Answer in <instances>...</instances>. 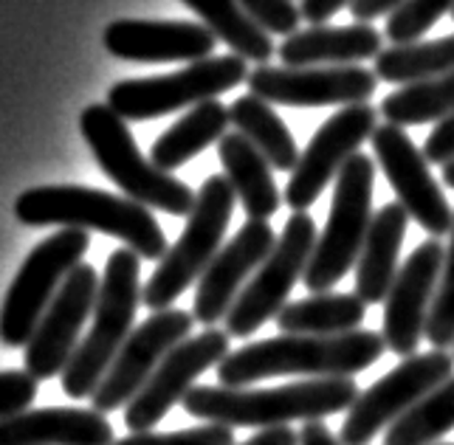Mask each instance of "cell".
I'll return each mask as SVG.
<instances>
[{
	"label": "cell",
	"mask_w": 454,
	"mask_h": 445,
	"mask_svg": "<svg viewBox=\"0 0 454 445\" xmlns=\"http://www.w3.org/2000/svg\"><path fill=\"white\" fill-rule=\"evenodd\" d=\"M387 353V341L375 330H353L344 336H283L246 344L217 363L223 386H248L265 378H353L370 370Z\"/></svg>",
	"instance_id": "obj_1"
},
{
	"label": "cell",
	"mask_w": 454,
	"mask_h": 445,
	"mask_svg": "<svg viewBox=\"0 0 454 445\" xmlns=\"http://www.w3.org/2000/svg\"><path fill=\"white\" fill-rule=\"evenodd\" d=\"M362 394L356 378H305L274 389L192 386L184 397L186 415L221 425L277 428L294 420H322L348 411Z\"/></svg>",
	"instance_id": "obj_2"
},
{
	"label": "cell",
	"mask_w": 454,
	"mask_h": 445,
	"mask_svg": "<svg viewBox=\"0 0 454 445\" xmlns=\"http://www.w3.org/2000/svg\"><path fill=\"white\" fill-rule=\"evenodd\" d=\"M14 217L26 226H62L102 231L133 248L142 260H161L167 237L145 203L88 186H35L14 200Z\"/></svg>",
	"instance_id": "obj_3"
},
{
	"label": "cell",
	"mask_w": 454,
	"mask_h": 445,
	"mask_svg": "<svg viewBox=\"0 0 454 445\" xmlns=\"http://www.w3.org/2000/svg\"><path fill=\"white\" fill-rule=\"evenodd\" d=\"M138 268H142V257L133 248H119L107 257L97 308H93V324L74 349L68 367L62 370V392L74 401L97 392L107 367L133 332V319L142 301Z\"/></svg>",
	"instance_id": "obj_4"
},
{
	"label": "cell",
	"mask_w": 454,
	"mask_h": 445,
	"mask_svg": "<svg viewBox=\"0 0 454 445\" xmlns=\"http://www.w3.org/2000/svg\"><path fill=\"white\" fill-rule=\"evenodd\" d=\"M80 130L102 172L136 203L167 215L186 217L195 206V192L184 181L159 169L136 147L128 124L107 105H90L80 116Z\"/></svg>",
	"instance_id": "obj_5"
},
{
	"label": "cell",
	"mask_w": 454,
	"mask_h": 445,
	"mask_svg": "<svg viewBox=\"0 0 454 445\" xmlns=\"http://www.w3.org/2000/svg\"><path fill=\"white\" fill-rule=\"evenodd\" d=\"M234 195L231 181L226 175H209L195 195L192 212L186 215V226L176 246H169L161 257L159 268L147 279L142 301L153 310H167L200 274L207 271L215 254L223 246V234L229 229V220L234 212Z\"/></svg>",
	"instance_id": "obj_6"
},
{
	"label": "cell",
	"mask_w": 454,
	"mask_h": 445,
	"mask_svg": "<svg viewBox=\"0 0 454 445\" xmlns=\"http://www.w3.org/2000/svg\"><path fill=\"white\" fill-rule=\"evenodd\" d=\"M372 158L356 152L336 175L331 217L322 237H317L308 271L302 277L310 293H327L358 262L372 222Z\"/></svg>",
	"instance_id": "obj_7"
},
{
	"label": "cell",
	"mask_w": 454,
	"mask_h": 445,
	"mask_svg": "<svg viewBox=\"0 0 454 445\" xmlns=\"http://www.w3.org/2000/svg\"><path fill=\"white\" fill-rule=\"evenodd\" d=\"M248 79L246 59L238 54L207 57L190 62L186 68L164 76L124 79L107 90V107L124 121L159 119L184 107H195L207 99L238 88Z\"/></svg>",
	"instance_id": "obj_8"
},
{
	"label": "cell",
	"mask_w": 454,
	"mask_h": 445,
	"mask_svg": "<svg viewBox=\"0 0 454 445\" xmlns=\"http://www.w3.org/2000/svg\"><path fill=\"white\" fill-rule=\"evenodd\" d=\"M90 237L85 229H59L35 246L0 308V341L9 347H26L57 296L59 285L82 262Z\"/></svg>",
	"instance_id": "obj_9"
},
{
	"label": "cell",
	"mask_w": 454,
	"mask_h": 445,
	"mask_svg": "<svg viewBox=\"0 0 454 445\" xmlns=\"http://www.w3.org/2000/svg\"><path fill=\"white\" fill-rule=\"evenodd\" d=\"M313 246H317V222L308 212H294L277 246L226 313L223 322L231 339L254 336V330L271 322L288 305V293L308 271Z\"/></svg>",
	"instance_id": "obj_10"
},
{
	"label": "cell",
	"mask_w": 454,
	"mask_h": 445,
	"mask_svg": "<svg viewBox=\"0 0 454 445\" xmlns=\"http://www.w3.org/2000/svg\"><path fill=\"white\" fill-rule=\"evenodd\" d=\"M454 375V355L432 347V353L403 358L395 370L356 397L341 420V445H370L372 437L401 420L415 403Z\"/></svg>",
	"instance_id": "obj_11"
},
{
	"label": "cell",
	"mask_w": 454,
	"mask_h": 445,
	"mask_svg": "<svg viewBox=\"0 0 454 445\" xmlns=\"http://www.w3.org/2000/svg\"><path fill=\"white\" fill-rule=\"evenodd\" d=\"M192 324H195L192 313L167 308L153 313L142 327H136L128 336V341L121 344L114 363L107 367L97 392L90 394L93 409L107 415V411L128 406L142 392L150 375L159 370V363L164 361L169 349L178 347L184 339H190Z\"/></svg>",
	"instance_id": "obj_12"
},
{
	"label": "cell",
	"mask_w": 454,
	"mask_h": 445,
	"mask_svg": "<svg viewBox=\"0 0 454 445\" xmlns=\"http://www.w3.org/2000/svg\"><path fill=\"white\" fill-rule=\"evenodd\" d=\"M375 127H379V110L362 102L341 107L313 133L286 186V203L294 212H305L310 203H317L322 189L336 178L358 147L372 138Z\"/></svg>",
	"instance_id": "obj_13"
},
{
	"label": "cell",
	"mask_w": 454,
	"mask_h": 445,
	"mask_svg": "<svg viewBox=\"0 0 454 445\" xmlns=\"http://www.w3.org/2000/svg\"><path fill=\"white\" fill-rule=\"evenodd\" d=\"M229 339L226 330L207 327L172 347L142 392L124 406V423L130 432H153V425H159L167 411L184 401L195 380L229 355Z\"/></svg>",
	"instance_id": "obj_14"
},
{
	"label": "cell",
	"mask_w": 454,
	"mask_h": 445,
	"mask_svg": "<svg viewBox=\"0 0 454 445\" xmlns=\"http://www.w3.org/2000/svg\"><path fill=\"white\" fill-rule=\"evenodd\" d=\"M372 152L381 164L389 186L395 189L398 203L420 229H427L432 237H443L454 226V209L449 206L443 189L429 172L427 155L420 152L403 127L384 124L372 133Z\"/></svg>",
	"instance_id": "obj_15"
},
{
	"label": "cell",
	"mask_w": 454,
	"mask_h": 445,
	"mask_svg": "<svg viewBox=\"0 0 454 445\" xmlns=\"http://www.w3.org/2000/svg\"><path fill=\"white\" fill-rule=\"evenodd\" d=\"M99 282L102 279H97V271L80 262L59 285L35 336L26 344L23 363L28 375H35L37 380H49L54 375H62V370L68 367L74 349L80 347V330L88 313L97 308Z\"/></svg>",
	"instance_id": "obj_16"
},
{
	"label": "cell",
	"mask_w": 454,
	"mask_h": 445,
	"mask_svg": "<svg viewBox=\"0 0 454 445\" xmlns=\"http://www.w3.org/2000/svg\"><path fill=\"white\" fill-rule=\"evenodd\" d=\"M248 90L254 97L286 107H325V105H362L379 88V76L358 66H305L274 68L260 66L248 74Z\"/></svg>",
	"instance_id": "obj_17"
},
{
	"label": "cell",
	"mask_w": 454,
	"mask_h": 445,
	"mask_svg": "<svg viewBox=\"0 0 454 445\" xmlns=\"http://www.w3.org/2000/svg\"><path fill=\"white\" fill-rule=\"evenodd\" d=\"M443 257L446 248L434 240L420 243L410 260H406L398 274L393 288L387 293L384 305V341L389 353H395L401 358H410L420 339L427 336L432 301L437 293V282H441L443 271Z\"/></svg>",
	"instance_id": "obj_18"
},
{
	"label": "cell",
	"mask_w": 454,
	"mask_h": 445,
	"mask_svg": "<svg viewBox=\"0 0 454 445\" xmlns=\"http://www.w3.org/2000/svg\"><path fill=\"white\" fill-rule=\"evenodd\" d=\"M277 246V234L269 220H246V226L215 254L207 271L198 279L192 316L200 324H217L238 301L243 282L265 262Z\"/></svg>",
	"instance_id": "obj_19"
},
{
	"label": "cell",
	"mask_w": 454,
	"mask_h": 445,
	"mask_svg": "<svg viewBox=\"0 0 454 445\" xmlns=\"http://www.w3.org/2000/svg\"><path fill=\"white\" fill-rule=\"evenodd\" d=\"M215 40L209 26L184 20H114L102 35L107 51L130 62H198Z\"/></svg>",
	"instance_id": "obj_20"
},
{
	"label": "cell",
	"mask_w": 454,
	"mask_h": 445,
	"mask_svg": "<svg viewBox=\"0 0 454 445\" xmlns=\"http://www.w3.org/2000/svg\"><path fill=\"white\" fill-rule=\"evenodd\" d=\"M0 445H114V425L97 409H28L0 420Z\"/></svg>",
	"instance_id": "obj_21"
},
{
	"label": "cell",
	"mask_w": 454,
	"mask_h": 445,
	"mask_svg": "<svg viewBox=\"0 0 454 445\" xmlns=\"http://www.w3.org/2000/svg\"><path fill=\"white\" fill-rule=\"evenodd\" d=\"M381 31L372 23L353 26H310L294 31L279 45V62L288 68L305 66H356L381 54Z\"/></svg>",
	"instance_id": "obj_22"
},
{
	"label": "cell",
	"mask_w": 454,
	"mask_h": 445,
	"mask_svg": "<svg viewBox=\"0 0 454 445\" xmlns=\"http://www.w3.org/2000/svg\"><path fill=\"white\" fill-rule=\"evenodd\" d=\"M406 226H410V212L401 203H387L372 215L367 240L356 262V293L367 305H379L393 288Z\"/></svg>",
	"instance_id": "obj_23"
},
{
	"label": "cell",
	"mask_w": 454,
	"mask_h": 445,
	"mask_svg": "<svg viewBox=\"0 0 454 445\" xmlns=\"http://www.w3.org/2000/svg\"><path fill=\"white\" fill-rule=\"evenodd\" d=\"M223 175L231 181L234 195L240 198L248 220H269L283 206L271 164L243 133H226L217 141Z\"/></svg>",
	"instance_id": "obj_24"
},
{
	"label": "cell",
	"mask_w": 454,
	"mask_h": 445,
	"mask_svg": "<svg viewBox=\"0 0 454 445\" xmlns=\"http://www.w3.org/2000/svg\"><path fill=\"white\" fill-rule=\"evenodd\" d=\"M229 121H231L229 107L217 99H207L195 105L190 113L181 116L159 141H155L150 150V161L164 172L184 167L209 144L221 141L226 136Z\"/></svg>",
	"instance_id": "obj_25"
},
{
	"label": "cell",
	"mask_w": 454,
	"mask_h": 445,
	"mask_svg": "<svg viewBox=\"0 0 454 445\" xmlns=\"http://www.w3.org/2000/svg\"><path fill=\"white\" fill-rule=\"evenodd\" d=\"M367 301L358 293H313L277 313V327L294 336H344L362 327Z\"/></svg>",
	"instance_id": "obj_26"
},
{
	"label": "cell",
	"mask_w": 454,
	"mask_h": 445,
	"mask_svg": "<svg viewBox=\"0 0 454 445\" xmlns=\"http://www.w3.org/2000/svg\"><path fill=\"white\" fill-rule=\"evenodd\" d=\"M181 4L190 6L203 26H209L212 35L223 40L238 57L257 62V66H269L277 45L269 31L243 9L240 0H181Z\"/></svg>",
	"instance_id": "obj_27"
},
{
	"label": "cell",
	"mask_w": 454,
	"mask_h": 445,
	"mask_svg": "<svg viewBox=\"0 0 454 445\" xmlns=\"http://www.w3.org/2000/svg\"><path fill=\"white\" fill-rule=\"evenodd\" d=\"M229 119L234 124V130L252 141V144L269 158V164L274 169L294 172L302 152L296 150V141H294L291 130L286 127V121L274 113L271 102L248 93V97H240L231 102Z\"/></svg>",
	"instance_id": "obj_28"
},
{
	"label": "cell",
	"mask_w": 454,
	"mask_h": 445,
	"mask_svg": "<svg viewBox=\"0 0 454 445\" xmlns=\"http://www.w3.org/2000/svg\"><path fill=\"white\" fill-rule=\"evenodd\" d=\"M454 71V35L441 40H415L381 49L375 57V76L384 82L412 85Z\"/></svg>",
	"instance_id": "obj_29"
},
{
	"label": "cell",
	"mask_w": 454,
	"mask_h": 445,
	"mask_svg": "<svg viewBox=\"0 0 454 445\" xmlns=\"http://www.w3.org/2000/svg\"><path fill=\"white\" fill-rule=\"evenodd\" d=\"M379 113L398 127L443 121L454 113V71L403 85L381 102Z\"/></svg>",
	"instance_id": "obj_30"
},
{
	"label": "cell",
	"mask_w": 454,
	"mask_h": 445,
	"mask_svg": "<svg viewBox=\"0 0 454 445\" xmlns=\"http://www.w3.org/2000/svg\"><path fill=\"white\" fill-rule=\"evenodd\" d=\"M454 428V375L387 428L384 445H432Z\"/></svg>",
	"instance_id": "obj_31"
},
{
	"label": "cell",
	"mask_w": 454,
	"mask_h": 445,
	"mask_svg": "<svg viewBox=\"0 0 454 445\" xmlns=\"http://www.w3.org/2000/svg\"><path fill=\"white\" fill-rule=\"evenodd\" d=\"M454 9V0H403L387 20V40L393 45L415 43Z\"/></svg>",
	"instance_id": "obj_32"
},
{
	"label": "cell",
	"mask_w": 454,
	"mask_h": 445,
	"mask_svg": "<svg viewBox=\"0 0 454 445\" xmlns=\"http://www.w3.org/2000/svg\"><path fill=\"white\" fill-rule=\"evenodd\" d=\"M427 339L437 349L454 347V226H451V243H449L446 257H443L441 282H437V293L432 301Z\"/></svg>",
	"instance_id": "obj_33"
},
{
	"label": "cell",
	"mask_w": 454,
	"mask_h": 445,
	"mask_svg": "<svg viewBox=\"0 0 454 445\" xmlns=\"http://www.w3.org/2000/svg\"><path fill=\"white\" fill-rule=\"evenodd\" d=\"M114 445H234V428L221 423H203L169 434L133 432L130 437L114 440Z\"/></svg>",
	"instance_id": "obj_34"
},
{
	"label": "cell",
	"mask_w": 454,
	"mask_h": 445,
	"mask_svg": "<svg viewBox=\"0 0 454 445\" xmlns=\"http://www.w3.org/2000/svg\"><path fill=\"white\" fill-rule=\"evenodd\" d=\"M243 9L269 31V35H294L300 28L302 12L294 0H240Z\"/></svg>",
	"instance_id": "obj_35"
},
{
	"label": "cell",
	"mask_w": 454,
	"mask_h": 445,
	"mask_svg": "<svg viewBox=\"0 0 454 445\" xmlns=\"http://www.w3.org/2000/svg\"><path fill=\"white\" fill-rule=\"evenodd\" d=\"M37 397V378L26 370L0 372V420L23 415Z\"/></svg>",
	"instance_id": "obj_36"
},
{
	"label": "cell",
	"mask_w": 454,
	"mask_h": 445,
	"mask_svg": "<svg viewBox=\"0 0 454 445\" xmlns=\"http://www.w3.org/2000/svg\"><path fill=\"white\" fill-rule=\"evenodd\" d=\"M424 155L429 164H441V167L454 161V113L434 124V130L429 133L424 144Z\"/></svg>",
	"instance_id": "obj_37"
},
{
	"label": "cell",
	"mask_w": 454,
	"mask_h": 445,
	"mask_svg": "<svg viewBox=\"0 0 454 445\" xmlns=\"http://www.w3.org/2000/svg\"><path fill=\"white\" fill-rule=\"evenodd\" d=\"M353 0H302L300 12H302V20L313 23V26H325L333 14L344 6H350Z\"/></svg>",
	"instance_id": "obj_38"
},
{
	"label": "cell",
	"mask_w": 454,
	"mask_h": 445,
	"mask_svg": "<svg viewBox=\"0 0 454 445\" xmlns=\"http://www.w3.org/2000/svg\"><path fill=\"white\" fill-rule=\"evenodd\" d=\"M403 0H353L350 4V12L358 23H370L375 18H381V14H393Z\"/></svg>",
	"instance_id": "obj_39"
},
{
	"label": "cell",
	"mask_w": 454,
	"mask_h": 445,
	"mask_svg": "<svg viewBox=\"0 0 454 445\" xmlns=\"http://www.w3.org/2000/svg\"><path fill=\"white\" fill-rule=\"evenodd\" d=\"M238 445H300V434L288 425L260 428L254 437H248L246 442H238Z\"/></svg>",
	"instance_id": "obj_40"
},
{
	"label": "cell",
	"mask_w": 454,
	"mask_h": 445,
	"mask_svg": "<svg viewBox=\"0 0 454 445\" xmlns=\"http://www.w3.org/2000/svg\"><path fill=\"white\" fill-rule=\"evenodd\" d=\"M300 445H341L322 420H310L300 428Z\"/></svg>",
	"instance_id": "obj_41"
},
{
	"label": "cell",
	"mask_w": 454,
	"mask_h": 445,
	"mask_svg": "<svg viewBox=\"0 0 454 445\" xmlns=\"http://www.w3.org/2000/svg\"><path fill=\"white\" fill-rule=\"evenodd\" d=\"M443 181H446V186L454 189V161L443 164Z\"/></svg>",
	"instance_id": "obj_42"
},
{
	"label": "cell",
	"mask_w": 454,
	"mask_h": 445,
	"mask_svg": "<svg viewBox=\"0 0 454 445\" xmlns=\"http://www.w3.org/2000/svg\"><path fill=\"white\" fill-rule=\"evenodd\" d=\"M432 445H454V442H432Z\"/></svg>",
	"instance_id": "obj_43"
},
{
	"label": "cell",
	"mask_w": 454,
	"mask_h": 445,
	"mask_svg": "<svg viewBox=\"0 0 454 445\" xmlns=\"http://www.w3.org/2000/svg\"><path fill=\"white\" fill-rule=\"evenodd\" d=\"M451 18H454V9H451Z\"/></svg>",
	"instance_id": "obj_44"
}]
</instances>
